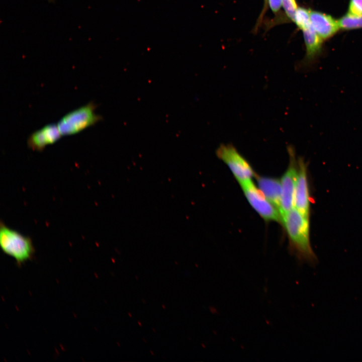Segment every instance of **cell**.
Here are the masks:
<instances>
[{"instance_id":"obj_1","label":"cell","mask_w":362,"mask_h":362,"mask_svg":"<svg viewBox=\"0 0 362 362\" xmlns=\"http://www.w3.org/2000/svg\"><path fill=\"white\" fill-rule=\"evenodd\" d=\"M291 249L301 262L315 265L317 258L310 242L309 217L294 207L282 218Z\"/></svg>"},{"instance_id":"obj_2","label":"cell","mask_w":362,"mask_h":362,"mask_svg":"<svg viewBox=\"0 0 362 362\" xmlns=\"http://www.w3.org/2000/svg\"><path fill=\"white\" fill-rule=\"evenodd\" d=\"M0 244L3 252L21 264L32 258L35 249L31 239L17 230L0 224Z\"/></svg>"},{"instance_id":"obj_3","label":"cell","mask_w":362,"mask_h":362,"mask_svg":"<svg viewBox=\"0 0 362 362\" xmlns=\"http://www.w3.org/2000/svg\"><path fill=\"white\" fill-rule=\"evenodd\" d=\"M96 108L90 102L66 114L57 124L62 135L79 133L100 121L102 117L96 113Z\"/></svg>"},{"instance_id":"obj_4","label":"cell","mask_w":362,"mask_h":362,"mask_svg":"<svg viewBox=\"0 0 362 362\" xmlns=\"http://www.w3.org/2000/svg\"><path fill=\"white\" fill-rule=\"evenodd\" d=\"M216 153L217 157L228 166L239 184L251 180L254 176V172L249 162L232 144H221Z\"/></svg>"},{"instance_id":"obj_5","label":"cell","mask_w":362,"mask_h":362,"mask_svg":"<svg viewBox=\"0 0 362 362\" xmlns=\"http://www.w3.org/2000/svg\"><path fill=\"white\" fill-rule=\"evenodd\" d=\"M240 185L251 206L263 219L269 221L282 222L279 210L254 185L252 180Z\"/></svg>"},{"instance_id":"obj_6","label":"cell","mask_w":362,"mask_h":362,"mask_svg":"<svg viewBox=\"0 0 362 362\" xmlns=\"http://www.w3.org/2000/svg\"><path fill=\"white\" fill-rule=\"evenodd\" d=\"M289 166L282 176L281 182V201L280 213L281 218L294 207V197L296 184L298 160H296L295 149L289 146Z\"/></svg>"},{"instance_id":"obj_7","label":"cell","mask_w":362,"mask_h":362,"mask_svg":"<svg viewBox=\"0 0 362 362\" xmlns=\"http://www.w3.org/2000/svg\"><path fill=\"white\" fill-rule=\"evenodd\" d=\"M311 200L307 175V167L304 159L298 160V171L294 197V207L309 217Z\"/></svg>"},{"instance_id":"obj_8","label":"cell","mask_w":362,"mask_h":362,"mask_svg":"<svg viewBox=\"0 0 362 362\" xmlns=\"http://www.w3.org/2000/svg\"><path fill=\"white\" fill-rule=\"evenodd\" d=\"M62 136L57 124H48L32 133L28 138L27 145L33 150L41 151Z\"/></svg>"},{"instance_id":"obj_9","label":"cell","mask_w":362,"mask_h":362,"mask_svg":"<svg viewBox=\"0 0 362 362\" xmlns=\"http://www.w3.org/2000/svg\"><path fill=\"white\" fill-rule=\"evenodd\" d=\"M310 18L312 28L322 39L332 36L340 28L338 21L331 16L319 12H310Z\"/></svg>"},{"instance_id":"obj_10","label":"cell","mask_w":362,"mask_h":362,"mask_svg":"<svg viewBox=\"0 0 362 362\" xmlns=\"http://www.w3.org/2000/svg\"><path fill=\"white\" fill-rule=\"evenodd\" d=\"M256 180L258 188L280 211L282 195L281 180L263 176H257Z\"/></svg>"},{"instance_id":"obj_11","label":"cell","mask_w":362,"mask_h":362,"mask_svg":"<svg viewBox=\"0 0 362 362\" xmlns=\"http://www.w3.org/2000/svg\"><path fill=\"white\" fill-rule=\"evenodd\" d=\"M306 46L305 64L310 65L319 55L322 48V38L310 26L302 30Z\"/></svg>"},{"instance_id":"obj_12","label":"cell","mask_w":362,"mask_h":362,"mask_svg":"<svg viewBox=\"0 0 362 362\" xmlns=\"http://www.w3.org/2000/svg\"><path fill=\"white\" fill-rule=\"evenodd\" d=\"M340 28L349 30L362 28V15H356L350 13L341 17L338 21Z\"/></svg>"},{"instance_id":"obj_13","label":"cell","mask_w":362,"mask_h":362,"mask_svg":"<svg viewBox=\"0 0 362 362\" xmlns=\"http://www.w3.org/2000/svg\"><path fill=\"white\" fill-rule=\"evenodd\" d=\"M310 12L303 8H298L296 11L294 22L302 30L311 26Z\"/></svg>"},{"instance_id":"obj_14","label":"cell","mask_w":362,"mask_h":362,"mask_svg":"<svg viewBox=\"0 0 362 362\" xmlns=\"http://www.w3.org/2000/svg\"><path fill=\"white\" fill-rule=\"evenodd\" d=\"M282 6L287 17L294 21L295 14L298 8L296 0H282Z\"/></svg>"},{"instance_id":"obj_15","label":"cell","mask_w":362,"mask_h":362,"mask_svg":"<svg viewBox=\"0 0 362 362\" xmlns=\"http://www.w3.org/2000/svg\"><path fill=\"white\" fill-rule=\"evenodd\" d=\"M349 13L356 15H362V0H350Z\"/></svg>"},{"instance_id":"obj_16","label":"cell","mask_w":362,"mask_h":362,"mask_svg":"<svg viewBox=\"0 0 362 362\" xmlns=\"http://www.w3.org/2000/svg\"><path fill=\"white\" fill-rule=\"evenodd\" d=\"M269 7L275 13L278 12L282 6V0H267Z\"/></svg>"},{"instance_id":"obj_17","label":"cell","mask_w":362,"mask_h":362,"mask_svg":"<svg viewBox=\"0 0 362 362\" xmlns=\"http://www.w3.org/2000/svg\"><path fill=\"white\" fill-rule=\"evenodd\" d=\"M137 323L140 327H141L142 326V323L140 321H138Z\"/></svg>"},{"instance_id":"obj_18","label":"cell","mask_w":362,"mask_h":362,"mask_svg":"<svg viewBox=\"0 0 362 362\" xmlns=\"http://www.w3.org/2000/svg\"><path fill=\"white\" fill-rule=\"evenodd\" d=\"M128 315L129 316L130 318L132 317V315L130 312H128Z\"/></svg>"},{"instance_id":"obj_19","label":"cell","mask_w":362,"mask_h":362,"mask_svg":"<svg viewBox=\"0 0 362 362\" xmlns=\"http://www.w3.org/2000/svg\"><path fill=\"white\" fill-rule=\"evenodd\" d=\"M161 307H162V308H163V309H166L165 306L164 305H163V304H162V305H161Z\"/></svg>"},{"instance_id":"obj_20","label":"cell","mask_w":362,"mask_h":362,"mask_svg":"<svg viewBox=\"0 0 362 362\" xmlns=\"http://www.w3.org/2000/svg\"><path fill=\"white\" fill-rule=\"evenodd\" d=\"M150 353H151V354H152V355H154L153 352H152V350H150Z\"/></svg>"},{"instance_id":"obj_21","label":"cell","mask_w":362,"mask_h":362,"mask_svg":"<svg viewBox=\"0 0 362 362\" xmlns=\"http://www.w3.org/2000/svg\"><path fill=\"white\" fill-rule=\"evenodd\" d=\"M152 329L153 331V332H156V331L155 330V329L154 328H152Z\"/></svg>"},{"instance_id":"obj_22","label":"cell","mask_w":362,"mask_h":362,"mask_svg":"<svg viewBox=\"0 0 362 362\" xmlns=\"http://www.w3.org/2000/svg\"><path fill=\"white\" fill-rule=\"evenodd\" d=\"M142 301H143V302L144 303H146L145 301H144L143 299H142Z\"/></svg>"},{"instance_id":"obj_23","label":"cell","mask_w":362,"mask_h":362,"mask_svg":"<svg viewBox=\"0 0 362 362\" xmlns=\"http://www.w3.org/2000/svg\"><path fill=\"white\" fill-rule=\"evenodd\" d=\"M143 340H144V341L145 342H146V340L145 339H144V338H143Z\"/></svg>"},{"instance_id":"obj_24","label":"cell","mask_w":362,"mask_h":362,"mask_svg":"<svg viewBox=\"0 0 362 362\" xmlns=\"http://www.w3.org/2000/svg\"><path fill=\"white\" fill-rule=\"evenodd\" d=\"M135 278H136V279H137V280H138V277H137V276H135Z\"/></svg>"},{"instance_id":"obj_25","label":"cell","mask_w":362,"mask_h":362,"mask_svg":"<svg viewBox=\"0 0 362 362\" xmlns=\"http://www.w3.org/2000/svg\"><path fill=\"white\" fill-rule=\"evenodd\" d=\"M264 1H265V4H266V3H267V0H264Z\"/></svg>"}]
</instances>
